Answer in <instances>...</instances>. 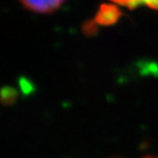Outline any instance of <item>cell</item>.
Segmentation results:
<instances>
[{
  "label": "cell",
  "mask_w": 158,
  "mask_h": 158,
  "mask_svg": "<svg viewBox=\"0 0 158 158\" xmlns=\"http://www.w3.org/2000/svg\"><path fill=\"white\" fill-rule=\"evenodd\" d=\"M65 0H20L24 8L37 13H51L58 9Z\"/></svg>",
  "instance_id": "obj_1"
},
{
  "label": "cell",
  "mask_w": 158,
  "mask_h": 158,
  "mask_svg": "<svg viewBox=\"0 0 158 158\" xmlns=\"http://www.w3.org/2000/svg\"><path fill=\"white\" fill-rule=\"evenodd\" d=\"M121 15V12L116 9L115 7L112 6H103L101 9L99 10L98 15L96 17V22L99 24H112L118 19Z\"/></svg>",
  "instance_id": "obj_2"
},
{
  "label": "cell",
  "mask_w": 158,
  "mask_h": 158,
  "mask_svg": "<svg viewBox=\"0 0 158 158\" xmlns=\"http://www.w3.org/2000/svg\"><path fill=\"white\" fill-rule=\"evenodd\" d=\"M110 1H113L116 5L123 6L128 9H135L138 6L145 5L151 9L158 11V0H110Z\"/></svg>",
  "instance_id": "obj_3"
},
{
  "label": "cell",
  "mask_w": 158,
  "mask_h": 158,
  "mask_svg": "<svg viewBox=\"0 0 158 158\" xmlns=\"http://www.w3.org/2000/svg\"><path fill=\"white\" fill-rule=\"evenodd\" d=\"M143 158H158V157H155V156H146V157H143Z\"/></svg>",
  "instance_id": "obj_4"
}]
</instances>
